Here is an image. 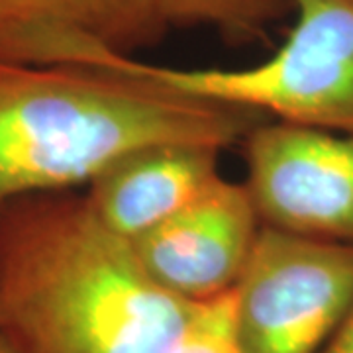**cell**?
Instances as JSON below:
<instances>
[{
	"label": "cell",
	"instance_id": "1",
	"mask_svg": "<svg viewBox=\"0 0 353 353\" xmlns=\"http://www.w3.org/2000/svg\"><path fill=\"white\" fill-rule=\"evenodd\" d=\"M199 306L145 273L85 190L0 210V336L16 353H171Z\"/></svg>",
	"mask_w": 353,
	"mask_h": 353
},
{
	"label": "cell",
	"instance_id": "2",
	"mask_svg": "<svg viewBox=\"0 0 353 353\" xmlns=\"http://www.w3.org/2000/svg\"><path fill=\"white\" fill-rule=\"evenodd\" d=\"M265 120L124 69L0 59V210L26 196L87 187L114 159L153 143L224 152Z\"/></svg>",
	"mask_w": 353,
	"mask_h": 353
},
{
	"label": "cell",
	"instance_id": "3",
	"mask_svg": "<svg viewBox=\"0 0 353 353\" xmlns=\"http://www.w3.org/2000/svg\"><path fill=\"white\" fill-rule=\"evenodd\" d=\"M294 24L261 63L183 69L124 57L114 69L281 122L353 134V0H290Z\"/></svg>",
	"mask_w": 353,
	"mask_h": 353
},
{
	"label": "cell",
	"instance_id": "4",
	"mask_svg": "<svg viewBox=\"0 0 353 353\" xmlns=\"http://www.w3.org/2000/svg\"><path fill=\"white\" fill-rule=\"evenodd\" d=\"M353 306V245L261 226L232 290L241 353H322Z\"/></svg>",
	"mask_w": 353,
	"mask_h": 353
},
{
	"label": "cell",
	"instance_id": "5",
	"mask_svg": "<svg viewBox=\"0 0 353 353\" xmlns=\"http://www.w3.org/2000/svg\"><path fill=\"white\" fill-rule=\"evenodd\" d=\"M243 152L261 226L353 245V134L265 120Z\"/></svg>",
	"mask_w": 353,
	"mask_h": 353
},
{
	"label": "cell",
	"instance_id": "6",
	"mask_svg": "<svg viewBox=\"0 0 353 353\" xmlns=\"http://www.w3.org/2000/svg\"><path fill=\"white\" fill-rule=\"evenodd\" d=\"M259 230L245 185L222 176L189 206L130 243L159 287L202 304L234 290Z\"/></svg>",
	"mask_w": 353,
	"mask_h": 353
},
{
	"label": "cell",
	"instance_id": "7",
	"mask_svg": "<svg viewBox=\"0 0 353 353\" xmlns=\"http://www.w3.org/2000/svg\"><path fill=\"white\" fill-rule=\"evenodd\" d=\"M155 0H0V59L108 71L157 46Z\"/></svg>",
	"mask_w": 353,
	"mask_h": 353
},
{
	"label": "cell",
	"instance_id": "8",
	"mask_svg": "<svg viewBox=\"0 0 353 353\" xmlns=\"http://www.w3.org/2000/svg\"><path fill=\"white\" fill-rule=\"evenodd\" d=\"M220 153L196 143L138 148L106 165L85 187V194L102 224L132 241L222 179Z\"/></svg>",
	"mask_w": 353,
	"mask_h": 353
},
{
	"label": "cell",
	"instance_id": "9",
	"mask_svg": "<svg viewBox=\"0 0 353 353\" xmlns=\"http://www.w3.org/2000/svg\"><path fill=\"white\" fill-rule=\"evenodd\" d=\"M167 28H212L232 41H250L290 10V0H155Z\"/></svg>",
	"mask_w": 353,
	"mask_h": 353
},
{
	"label": "cell",
	"instance_id": "10",
	"mask_svg": "<svg viewBox=\"0 0 353 353\" xmlns=\"http://www.w3.org/2000/svg\"><path fill=\"white\" fill-rule=\"evenodd\" d=\"M171 353H241L232 318V292L202 303L187 334Z\"/></svg>",
	"mask_w": 353,
	"mask_h": 353
},
{
	"label": "cell",
	"instance_id": "11",
	"mask_svg": "<svg viewBox=\"0 0 353 353\" xmlns=\"http://www.w3.org/2000/svg\"><path fill=\"white\" fill-rule=\"evenodd\" d=\"M322 353H353V306Z\"/></svg>",
	"mask_w": 353,
	"mask_h": 353
},
{
	"label": "cell",
	"instance_id": "12",
	"mask_svg": "<svg viewBox=\"0 0 353 353\" xmlns=\"http://www.w3.org/2000/svg\"><path fill=\"white\" fill-rule=\"evenodd\" d=\"M0 353H16L12 347H10V343L4 340L2 336H0Z\"/></svg>",
	"mask_w": 353,
	"mask_h": 353
}]
</instances>
